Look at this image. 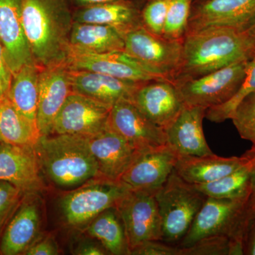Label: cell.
<instances>
[{
    "label": "cell",
    "instance_id": "cell-1",
    "mask_svg": "<svg viewBox=\"0 0 255 255\" xmlns=\"http://www.w3.org/2000/svg\"><path fill=\"white\" fill-rule=\"evenodd\" d=\"M255 49L246 31L212 27L186 35L182 60L173 80L204 76L230 65L251 60Z\"/></svg>",
    "mask_w": 255,
    "mask_h": 255
},
{
    "label": "cell",
    "instance_id": "cell-2",
    "mask_svg": "<svg viewBox=\"0 0 255 255\" xmlns=\"http://www.w3.org/2000/svg\"><path fill=\"white\" fill-rule=\"evenodd\" d=\"M21 18L36 65L66 61L74 23L67 0H22Z\"/></svg>",
    "mask_w": 255,
    "mask_h": 255
},
{
    "label": "cell",
    "instance_id": "cell-3",
    "mask_svg": "<svg viewBox=\"0 0 255 255\" xmlns=\"http://www.w3.org/2000/svg\"><path fill=\"white\" fill-rule=\"evenodd\" d=\"M34 149L45 180L58 189L72 190L102 178L86 137L51 134L40 137Z\"/></svg>",
    "mask_w": 255,
    "mask_h": 255
},
{
    "label": "cell",
    "instance_id": "cell-4",
    "mask_svg": "<svg viewBox=\"0 0 255 255\" xmlns=\"http://www.w3.org/2000/svg\"><path fill=\"white\" fill-rule=\"evenodd\" d=\"M155 198L162 223V241L177 246L208 197L173 170L155 193Z\"/></svg>",
    "mask_w": 255,
    "mask_h": 255
},
{
    "label": "cell",
    "instance_id": "cell-5",
    "mask_svg": "<svg viewBox=\"0 0 255 255\" xmlns=\"http://www.w3.org/2000/svg\"><path fill=\"white\" fill-rule=\"evenodd\" d=\"M251 211L249 199L208 197L177 246L185 248L201 238L213 236H226L242 245Z\"/></svg>",
    "mask_w": 255,
    "mask_h": 255
},
{
    "label": "cell",
    "instance_id": "cell-6",
    "mask_svg": "<svg viewBox=\"0 0 255 255\" xmlns=\"http://www.w3.org/2000/svg\"><path fill=\"white\" fill-rule=\"evenodd\" d=\"M127 191L119 182L104 178L92 179L60 198V216L68 227L85 229L103 211L116 207Z\"/></svg>",
    "mask_w": 255,
    "mask_h": 255
},
{
    "label": "cell",
    "instance_id": "cell-7",
    "mask_svg": "<svg viewBox=\"0 0 255 255\" xmlns=\"http://www.w3.org/2000/svg\"><path fill=\"white\" fill-rule=\"evenodd\" d=\"M249 61L234 64L199 78L176 80L173 83L184 105L208 110L232 98L244 80Z\"/></svg>",
    "mask_w": 255,
    "mask_h": 255
},
{
    "label": "cell",
    "instance_id": "cell-8",
    "mask_svg": "<svg viewBox=\"0 0 255 255\" xmlns=\"http://www.w3.org/2000/svg\"><path fill=\"white\" fill-rule=\"evenodd\" d=\"M128 54L161 78L173 82L182 60L183 40L157 36L141 25L124 36Z\"/></svg>",
    "mask_w": 255,
    "mask_h": 255
},
{
    "label": "cell",
    "instance_id": "cell-9",
    "mask_svg": "<svg viewBox=\"0 0 255 255\" xmlns=\"http://www.w3.org/2000/svg\"><path fill=\"white\" fill-rule=\"evenodd\" d=\"M155 193L128 190L116 206L124 223L130 252L145 242L162 241Z\"/></svg>",
    "mask_w": 255,
    "mask_h": 255
},
{
    "label": "cell",
    "instance_id": "cell-10",
    "mask_svg": "<svg viewBox=\"0 0 255 255\" xmlns=\"http://www.w3.org/2000/svg\"><path fill=\"white\" fill-rule=\"evenodd\" d=\"M111 107L72 92L55 117L52 134L90 137L108 124Z\"/></svg>",
    "mask_w": 255,
    "mask_h": 255
},
{
    "label": "cell",
    "instance_id": "cell-11",
    "mask_svg": "<svg viewBox=\"0 0 255 255\" xmlns=\"http://www.w3.org/2000/svg\"><path fill=\"white\" fill-rule=\"evenodd\" d=\"M66 62L70 69L105 74L129 81L147 82L165 80L146 68L143 64L124 50L91 53L68 47Z\"/></svg>",
    "mask_w": 255,
    "mask_h": 255
},
{
    "label": "cell",
    "instance_id": "cell-12",
    "mask_svg": "<svg viewBox=\"0 0 255 255\" xmlns=\"http://www.w3.org/2000/svg\"><path fill=\"white\" fill-rule=\"evenodd\" d=\"M255 21V0H202L191 9L185 36L212 27L246 31Z\"/></svg>",
    "mask_w": 255,
    "mask_h": 255
},
{
    "label": "cell",
    "instance_id": "cell-13",
    "mask_svg": "<svg viewBox=\"0 0 255 255\" xmlns=\"http://www.w3.org/2000/svg\"><path fill=\"white\" fill-rule=\"evenodd\" d=\"M109 125L139 152L167 145L164 129L149 120L131 100H119L112 107Z\"/></svg>",
    "mask_w": 255,
    "mask_h": 255
},
{
    "label": "cell",
    "instance_id": "cell-14",
    "mask_svg": "<svg viewBox=\"0 0 255 255\" xmlns=\"http://www.w3.org/2000/svg\"><path fill=\"white\" fill-rule=\"evenodd\" d=\"M178 157L167 145L141 152L118 182L127 190L157 192L173 172Z\"/></svg>",
    "mask_w": 255,
    "mask_h": 255
},
{
    "label": "cell",
    "instance_id": "cell-15",
    "mask_svg": "<svg viewBox=\"0 0 255 255\" xmlns=\"http://www.w3.org/2000/svg\"><path fill=\"white\" fill-rule=\"evenodd\" d=\"M72 91L66 61L41 68L38 82L37 126L41 136L51 135L57 114Z\"/></svg>",
    "mask_w": 255,
    "mask_h": 255
},
{
    "label": "cell",
    "instance_id": "cell-16",
    "mask_svg": "<svg viewBox=\"0 0 255 255\" xmlns=\"http://www.w3.org/2000/svg\"><path fill=\"white\" fill-rule=\"evenodd\" d=\"M0 180L13 184L24 194H40L46 190L34 146L2 143L0 147Z\"/></svg>",
    "mask_w": 255,
    "mask_h": 255
},
{
    "label": "cell",
    "instance_id": "cell-17",
    "mask_svg": "<svg viewBox=\"0 0 255 255\" xmlns=\"http://www.w3.org/2000/svg\"><path fill=\"white\" fill-rule=\"evenodd\" d=\"M90 150L98 164L100 177L118 182L119 178L141 152L107 124L100 132L87 137Z\"/></svg>",
    "mask_w": 255,
    "mask_h": 255
},
{
    "label": "cell",
    "instance_id": "cell-18",
    "mask_svg": "<svg viewBox=\"0 0 255 255\" xmlns=\"http://www.w3.org/2000/svg\"><path fill=\"white\" fill-rule=\"evenodd\" d=\"M39 194H25L0 239V254L23 255L39 237L42 212Z\"/></svg>",
    "mask_w": 255,
    "mask_h": 255
},
{
    "label": "cell",
    "instance_id": "cell-19",
    "mask_svg": "<svg viewBox=\"0 0 255 255\" xmlns=\"http://www.w3.org/2000/svg\"><path fill=\"white\" fill-rule=\"evenodd\" d=\"M131 101L149 120L164 130L184 107L173 82L167 80L145 82L135 92Z\"/></svg>",
    "mask_w": 255,
    "mask_h": 255
},
{
    "label": "cell",
    "instance_id": "cell-20",
    "mask_svg": "<svg viewBox=\"0 0 255 255\" xmlns=\"http://www.w3.org/2000/svg\"><path fill=\"white\" fill-rule=\"evenodd\" d=\"M22 0H0V43L13 75L23 65L35 63L21 18Z\"/></svg>",
    "mask_w": 255,
    "mask_h": 255
},
{
    "label": "cell",
    "instance_id": "cell-21",
    "mask_svg": "<svg viewBox=\"0 0 255 255\" xmlns=\"http://www.w3.org/2000/svg\"><path fill=\"white\" fill-rule=\"evenodd\" d=\"M207 109L184 105L168 127L164 129L167 145L178 156H202L214 153L206 142L203 121Z\"/></svg>",
    "mask_w": 255,
    "mask_h": 255
},
{
    "label": "cell",
    "instance_id": "cell-22",
    "mask_svg": "<svg viewBox=\"0 0 255 255\" xmlns=\"http://www.w3.org/2000/svg\"><path fill=\"white\" fill-rule=\"evenodd\" d=\"M70 78L72 91L99 101L111 108L119 100H131L138 87L145 83L122 80L88 70L70 68Z\"/></svg>",
    "mask_w": 255,
    "mask_h": 255
},
{
    "label": "cell",
    "instance_id": "cell-23",
    "mask_svg": "<svg viewBox=\"0 0 255 255\" xmlns=\"http://www.w3.org/2000/svg\"><path fill=\"white\" fill-rule=\"evenodd\" d=\"M247 152L241 157H223L215 155L179 156L174 172L189 184H206L232 173L248 162Z\"/></svg>",
    "mask_w": 255,
    "mask_h": 255
},
{
    "label": "cell",
    "instance_id": "cell-24",
    "mask_svg": "<svg viewBox=\"0 0 255 255\" xmlns=\"http://www.w3.org/2000/svg\"><path fill=\"white\" fill-rule=\"evenodd\" d=\"M69 47L91 53L124 51V36L115 28L96 23L74 21Z\"/></svg>",
    "mask_w": 255,
    "mask_h": 255
},
{
    "label": "cell",
    "instance_id": "cell-25",
    "mask_svg": "<svg viewBox=\"0 0 255 255\" xmlns=\"http://www.w3.org/2000/svg\"><path fill=\"white\" fill-rule=\"evenodd\" d=\"M75 21L111 26L124 36L142 25L136 10L123 0L90 5L79 11Z\"/></svg>",
    "mask_w": 255,
    "mask_h": 255
},
{
    "label": "cell",
    "instance_id": "cell-26",
    "mask_svg": "<svg viewBox=\"0 0 255 255\" xmlns=\"http://www.w3.org/2000/svg\"><path fill=\"white\" fill-rule=\"evenodd\" d=\"M41 68L35 63L23 65L13 75L6 95L16 110L37 128L38 82Z\"/></svg>",
    "mask_w": 255,
    "mask_h": 255
},
{
    "label": "cell",
    "instance_id": "cell-27",
    "mask_svg": "<svg viewBox=\"0 0 255 255\" xmlns=\"http://www.w3.org/2000/svg\"><path fill=\"white\" fill-rule=\"evenodd\" d=\"M85 230L89 237L100 242L108 255H130L125 228L117 208L103 211Z\"/></svg>",
    "mask_w": 255,
    "mask_h": 255
},
{
    "label": "cell",
    "instance_id": "cell-28",
    "mask_svg": "<svg viewBox=\"0 0 255 255\" xmlns=\"http://www.w3.org/2000/svg\"><path fill=\"white\" fill-rule=\"evenodd\" d=\"M39 131L16 110L7 95L0 100V141L7 145L34 146Z\"/></svg>",
    "mask_w": 255,
    "mask_h": 255
},
{
    "label": "cell",
    "instance_id": "cell-29",
    "mask_svg": "<svg viewBox=\"0 0 255 255\" xmlns=\"http://www.w3.org/2000/svg\"><path fill=\"white\" fill-rule=\"evenodd\" d=\"M194 186L207 197L249 199L251 192V157L246 164L232 173L213 182Z\"/></svg>",
    "mask_w": 255,
    "mask_h": 255
},
{
    "label": "cell",
    "instance_id": "cell-30",
    "mask_svg": "<svg viewBox=\"0 0 255 255\" xmlns=\"http://www.w3.org/2000/svg\"><path fill=\"white\" fill-rule=\"evenodd\" d=\"M253 92H255V55L248 63L246 77L237 92L223 105L208 109L206 118L214 123H222L231 119L233 111L240 102Z\"/></svg>",
    "mask_w": 255,
    "mask_h": 255
},
{
    "label": "cell",
    "instance_id": "cell-31",
    "mask_svg": "<svg viewBox=\"0 0 255 255\" xmlns=\"http://www.w3.org/2000/svg\"><path fill=\"white\" fill-rule=\"evenodd\" d=\"M179 255H243V246L226 236H209L179 248Z\"/></svg>",
    "mask_w": 255,
    "mask_h": 255
},
{
    "label": "cell",
    "instance_id": "cell-32",
    "mask_svg": "<svg viewBox=\"0 0 255 255\" xmlns=\"http://www.w3.org/2000/svg\"><path fill=\"white\" fill-rule=\"evenodd\" d=\"M193 0H171L162 36L167 39H184L190 16Z\"/></svg>",
    "mask_w": 255,
    "mask_h": 255
},
{
    "label": "cell",
    "instance_id": "cell-33",
    "mask_svg": "<svg viewBox=\"0 0 255 255\" xmlns=\"http://www.w3.org/2000/svg\"><path fill=\"white\" fill-rule=\"evenodd\" d=\"M242 138L255 146V92L247 96L233 111L231 119Z\"/></svg>",
    "mask_w": 255,
    "mask_h": 255
},
{
    "label": "cell",
    "instance_id": "cell-34",
    "mask_svg": "<svg viewBox=\"0 0 255 255\" xmlns=\"http://www.w3.org/2000/svg\"><path fill=\"white\" fill-rule=\"evenodd\" d=\"M24 195L13 184L0 180V239Z\"/></svg>",
    "mask_w": 255,
    "mask_h": 255
},
{
    "label": "cell",
    "instance_id": "cell-35",
    "mask_svg": "<svg viewBox=\"0 0 255 255\" xmlns=\"http://www.w3.org/2000/svg\"><path fill=\"white\" fill-rule=\"evenodd\" d=\"M171 0H151L143 9V26L157 36L163 35L166 16Z\"/></svg>",
    "mask_w": 255,
    "mask_h": 255
},
{
    "label": "cell",
    "instance_id": "cell-36",
    "mask_svg": "<svg viewBox=\"0 0 255 255\" xmlns=\"http://www.w3.org/2000/svg\"><path fill=\"white\" fill-rule=\"evenodd\" d=\"M130 255H179V248L163 241H147L133 248Z\"/></svg>",
    "mask_w": 255,
    "mask_h": 255
},
{
    "label": "cell",
    "instance_id": "cell-37",
    "mask_svg": "<svg viewBox=\"0 0 255 255\" xmlns=\"http://www.w3.org/2000/svg\"><path fill=\"white\" fill-rule=\"evenodd\" d=\"M59 254V247L54 237L50 235L43 236L41 234L23 255H58Z\"/></svg>",
    "mask_w": 255,
    "mask_h": 255
},
{
    "label": "cell",
    "instance_id": "cell-38",
    "mask_svg": "<svg viewBox=\"0 0 255 255\" xmlns=\"http://www.w3.org/2000/svg\"><path fill=\"white\" fill-rule=\"evenodd\" d=\"M242 245L243 255H255V210L251 209L243 234Z\"/></svg>",
    "mask_w": 255,
    "mask_h": 255
},
{
    "label": "cell",
    "instance_id": "cell-39",
    "mask_svg": "<svg viewBox=\"0 0 255 255\" xmlns=\"http://www.w3.org/2000/svg\"><path fill=\"white\" fill-rule=\"evenodd\" d=\"M74 255H108L102 244L97 241L83 240L77 245L73 251Z\"/></svg>",
    "mask_w": 255,
    "mask_h": 255
},
{
    "label": "cell",
    "instance_id": "cell-40",
    "mask_svg": "<svg viewBox=\"0 0 255 255\" xmlns=\"http://www.w3.org/2000/svg\"><path fill=\"white\" fill-rule=\"evenodd\" d=\"M12 80V73L10 71L6 60H5L4 49L0 43V81L2 83L7 93Z\"/></svg>",
    "mask_w": 255,
    "mask_h": 255
},
{
    "label": "cell",
    "instance_id": "cell-41",
    "mask_svg": "<svg viewBox=\"0 0 255 255\" xmlns=\"http://www.w3.org/2000/svg\"><path fill=\"white\" fill-rule=\"evenodd\" d=\"M248 152L251 157V192L249 198V204L252 209L255 210V146H253Z\"/></svg>",
    "mask_w": 255,
    "mask_h": 255
},
{
    "label": "cell",
    "instance_id": "cell-42",
    "mask_svg": "<svg viewBox=\"0 0 255 255\" xmlns=\"http://www.w3.org/2000/svg\"><path fill=\"white\" fill-rule=\"evenodd\" d=\"M246 34L249 37L250 39L253 43V46H254L255 49V21L253 24L250 26L249 28H247L246 30Z\"/></svg>",
    "mask_w": 255,
    "mask_h": 255
},
{
    "label": "cell",
    "instance_id": "cell-43",
    "mask_svg": "<svg viewBox=\"0 0 255 255\" xmlns=\"http://www.w3.org/2000/svg\"><path fill=\"white\" fill-rule=\"evenodd\" d=\"M80 2L88 5L102 4V3L111 2V1H122V0H78Z\"/></svg>",
    "mask_w": 255,
    "mask_h": 255
},
{
    "label": "cell",
    "instance_id": "cell-44",
    "mask_svg": "<svg viewBox=\"0 0 255 255\" xmlns=\"http://www.w3.org/2000/svg\"><path fill=\"white\" fill-rule=\"evenodd\" d=\"M7 93H6V90H5L4 86H3L2 83L0 81V100L2 99L3 97H4L5 96H6Z\"/></svg>",
    "mask_w": 255,
    "mask_h": 255
},
{
    "label": "cell",
    "instance_id": "cell-45",
    "mask_svg": "<svg viewBox=\"0 0 255 255\" xmlns=\"http://www.w3.org/2000/svg\"><path fill=\"white\" fill-rule=\"evenodd\" d=\"M1 145H2V142L0 141V147H1Z\"/></svg>",
    "mask_w": 255,
    "mask_h": 255
},
{
    "label": "cell",
    "instance_id": "cell-46",
    "mask_svg": "<svg viewBox=\"0 0 255 255\" xmlns=\"http://www.w3.org/2000/svg\"><path fill=\"white\" fill-rule=\"evenodd\" d=\"M201 1H202V0H201Z\"/></svg>",
    "mask_w": 255,
    "mask_h": 255
}]
</instances>
